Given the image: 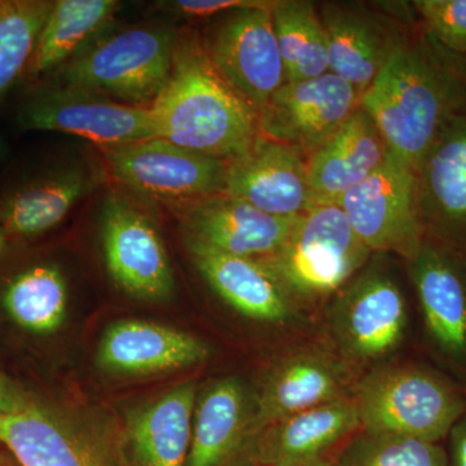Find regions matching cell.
I'll return each mask as SVG.
<instances>
[{
  "mask_svg": "<svg viewBox=\"0 0 466 466\" xmlns=\"http://www.w3.org/2000/svg\"><path fill=\"white\" fill-rule=\"evenodd\" d=\"M394 157L416 171L438 135L466 109V56L441 47L417 26L364 92Z\"/></svg>",
  "mask_w": 466,
  "mask_h": 466,
  "instance_id": "1",
  "label": "cell"
},
{
  "mask_svg": "<svg viewBox=\"0 0 466 466\" xmlns=\"http://www.w3.org/2000/svg\"><path fill=\"white\" fill-rule=\"evenodd\" d=\"M156 137L228 161L259 137L258 115L211 66L200 36H179L173 69L149 106Z\"/></svg>",
  "mask_w": 466,
  "mask_h": 466,
  "instance_id": "2",
  "label": "cell"
},
{
  "mask_svg": "<svg viewBox=\"0 0 466 466\" xmlns=\"http://www.w3.org/2000/svg\"><path fill=\"white\" fill-rule=\"evenodd\" d=\"M361 431L441 443L466 410V390L434 368L381 364L355 385Z\"/></svg>",
  "mask_w": 466,
  "mask_h": 466,
  "instance_id": "3",
  "label": "cell"
},
{
  "mask_svg": "<svg viewBox=\"0 0 466 466\" xmlns=\"http://www.w3.org/2000/svg\"><path fill=\"white\" fill-rule=\"evenodd\" d=\"M324 309L330 346L359 377L388 363L406 339L410 306L389 254L373 253Z\"/></svg>",
  "mask_w": 466,
  "mask_h": 466,
  "instance_id": "4",
  "label": "cell"
},
{
  "mask_svg": "<svg viewBox=\"0 0 466 466\" xmlns=\"http://www.w3.org/2000/svg\"><path fill=\"white\" fill-rule=\"evenodd\" d=\"M372 254L339 205H317L299 217L283 247L259 262L308 314L324 309Z\"/></svg>",
  "mask_w": 466,
  "mask_h": 466,
  "instance_id": "5",
  "label": "cell"
},
{
  "mask_svg": "<svg viewBox=\"0 0 466 466\" xmlns=\"http://www.w3.org/2000/svg\"><path fill=\"white\" fill-rule=\"evenodd\" d=\"M177 38L167 27H126L87 43L54 73V82L149 108L170 76Z\"/></svg>",
  "mask_w": 466,
  "mask_h": 466,
  "instance_id": "6",
  "label": "cell"
},
{
  "mask_svg": "<svg viewBox=\"0 0 466 466\" xmlns=\"http://www.w3.org/2000/svg\"><path fill=\"white\" fill-rule=\"evenodd\" d=\"M329 72L363 97L419 26L410 2H321Z\"/></svg>",
  "mask_w": 466,
  "mask_h": 466,
  "instance_id": "7",
  "label": "cell"
},
{
  "mask_svg": "<svg viewBox=\"0 0 466 466\" xmlns=\"http://www.w3.org/2000/svg\"><path fill=\"white\" fill-rule=\"evenodd\" d=\"M274 2L266 0L263 5L218 15L201 38L218 75L257 115L285 84L271 17Z\"/></svg>",
  "mask_w": 466,
  "mask_h": 466,
  "instance_id": "8",
  "label": "cell"
},
{
  "mask_svg": "<svg viewBox=\"0 0 466 466\" xmlns=\"http://www.w3.org/2000/svg\"><path fill=\"white\" fill-rule=\"evenodd\" d=\"M350 226L372 253L410 262L425 240L416 171L394 156L339 201Z\"/></svg>",
  "mask_w": 466,
  "mask_h": 466,
  "instance_id": "9",
  "label": "cell"
},
{
  "mask_svg": "<svg viewBox=\"0 0 466 466\" xmlns=\"http://www.w3.org/2000/svg\"><path fill=\"white\" fill-rule=\"evenodd\" d=\"M110 175L126 188L171 207L225 193L227 161L152 137L103 147Z\"/></svg>",
  "mask_w": 466,
  "mask_h": 466,
  "instance_id": "10",
  "label": "cell"
},
{
  "mask_svg": "<svg viewBox=\"0 0 466 466\" xmlns=\"http://www.w3.org/2000/svg\"><path fill=\"white\" fill-rule=\"evenodd\" d=\"M17 121L24 130L76 135L100 148L156 137L149 108L58 82L30 95L18 110Z\"/></svg>",
  "mask_w": 466,
  "mask_h": 466,
  "instance_id": "11",
  "label": "cell"
},
{
  "mask_svg": "<svg viewBox=\"0 0 466 466\" xmlns=\"http://www.w3.org/2000/svg\"><path fill=\"white\" fill-rule=\"evenodd\" d=\"M435 357L466 376V251L425 238L406 263Z\"/></svg>",
  "mask_w": 466,
  "mask_h": 466,
  "instance_id": "12",
  "label": "cell"
},
{
  "mask_svg": "<svg viewBox=\"0 0 466 466\" xmlns=\"http://www.w3.org/2000/svg\"><path fill=\"white\" fill-rule=\"evenodd\" d=\"M358 379L332 346H291L275 359L256 395L254 434L284 417L352 398Z\"/></svg>",
  "mask_w": 466,
  "mask_h": 466,
  "instance_id": "13",
  "label": "cell"
},
{
  "mask_svg": "<svg viewBox=\"0 0 466 466\" xmlns=\"http://www.w3.org/2000/svg\"><path fill=\"white\" fill-rule=\"evenodd\" d=\"M100 233L106 268L122 290L144 300H164L173 294V269L164 241L133 202L116 193L106 196Z\"/></svg>",
  "mask_w": 466,
  "mask_h": 466,
  "instance_id": "14",
  "label": "cell"
},
{
  "mask_svg": "<svg viewBox=\"0 0 466 466\" xmlns=\"http://www.w3.org/2000/svg\"><path fill=\"white\" fill-rule=\"evenodd\" d=\"M360 431L354 398H346L263 426L235 466L332 464Z\"/></svg>",
  "mask_w": 466,
  "mask_h": 466,
  "instance_id": "15",
  "label": "cell"
},
{
  "mask_svg": "<svg viewBox=\"0 0 466 466\" xmlns=\"http://www.w3.org/2000/svg\"><path fill=\"white\" fill-rule=\"evenodd\" d=\"M360 106L361 95L330 72L285 82L259 110V133L309 158Z\"/></svg>",
  "mask_w": 466,
  "mask_h": 466,
  "instance_id": "16",
  "label": "cell"
},
{
  "mask_svg": "<svg viewBox=\"0 0 466 466\" xmlns=\"http://www.w3.org/2000/svg\"><path fill=\"white\" fill-rule=\"evenodd\" d=\"M225 193L280 218H299L317 207L309 182L308 157L262 134L227 161Z\"/></svg>",
  "mask_w": 466,
  "mask_h": 466,
  "instance_id": "17",
  "label": "cell"
},
{
  "mask_svg": "<svg viewBox=\"0 0 466 466\" xmlns=\"http://www.w3.org/2000/svg\"><path fill=\"white\" fill-rule=\"evenodd\" d=\"M416 179L425 238L466 251V109L438 135Z\"/></svg>",
  "mask_w": 466,
  "mask_h": 466,
  "instance_id": "18",
  "label": "cell"
},
{
  "mask_svg": "<svg viewBox=\"0 0 466 466\" xmlns=\"http://www.w3.org/2000/svg\"><path fill=\"white\" fill-rule=\"evenodd\" d=\"M173 208L187 236L223 253L256 260L274 256L299 219L271 216L227 193Z\"/></svg>",
  "mask_w": 466,
  "mask_h": 466,
  "instance_id": "19",
  "label": "cell"
},
{
  "mask_svg": "<svg viewBox=\"0 0 466 466\" xmlns=\"http://www.w3.org/2000/svg\"><path fill=\"white\" fill-rule=\"evenodd\" d=\"M187 248L205 281L238 314L259 323L291 324L305 317L259 260L214 249L187 236Z\"/></svg>",
  "mask_w": 466,
  "mask_h": 466,
  "instance_id": "20",
  "label": "cell"
},
{
  "mask_svg": "<svg viewBox=\"0 0 466 466\" xmlns=\"http://www.w3.org/2000/svg\"><path fill=\"white\" fill-rule=\"evenodd\" d=\"M390 155L375 119L363 106L308 158L315 205H337L350 189L364 182Z\"/></svg>",
  "mask_w": 466,
  "mask_h": 466,
  "instance_id": "21",
  "label": "cell"
},
{
  "mask_svg": "<svg viewBox=\"0 0 466 466\" xmlns=\"http://www.w3.org/2000/svg\"><path fill=\"white\" fill-rule=\"evenodd\" d=\"M256 397L238 379L214 381L193 413L186 466H235L254 434Z\"/></svg>",
  "mask_w": 466,
  "mask_h": 466,
  "instance_id": "22",
  "label": "cell"
},
{
  "mask_svg": "<svg viewBox=\"0 0 466 466\" xmlns=\"http://www.w3.org/2000/svg\"><path fill=\"white\" fill-rule=\"evenodd\" d=\"M210 350L192 334L143 320H124L106 330L97 360L101 368L127 375H152L195 366Z\"/></svg>",
  "mask_w": 466,
  "mask_h": 466,
  "instance_id": "23",
  "label": "cell"
},
{
  "mask_svg": "<svg viewBox=\"0 0 466 466\" xmlns=\"http://www.w3.org/2000/svg\"><path fill=\"white\" fill-rule=\"evenodd\" d=\"M0 443L21 466H116L84 431L27 403L0 415Z\"/></svg>",
  "mask_w": 466,
  "mask_h": 466,
  "instance_id": "24",
  "label": "cell"
},
{
  "mask_svg": "<svg viewBox=\"0 0 466 466\" xmlns=\"http://www.w3.org/2000/svg\"><path fill=\"white\" fill-rule=\"evenodd\" d=\"M99 183L90 165L41 175L0 198V225L7 238H30L50 231Z\"/></svg>",
  "mask_w": 466,
  "mask_h": 466,
  "instance_id": "25",
  "label": "cell"
},
{
  "mask_svg": "<svg viewBox=\"0 0 466 466\" xmlns=\"http://www.w3.org/2000/svg\"><path fill=\"white\" fill-rule=\"evenodd\" d=\"M195 383H183L135 413L128 441L137 466H186L192 440Z\"/></svg>",
  "mask_w": 466,
  "mask_h": 466,
  "instance_id": "26",
  "label": "cell"
},
{
  "mask_svg": "<svg viewBox=\"0 0 466 466\" xmlns=\"http://www.w3.org/2000/svg\"><path fill=\"white\" fill-rule=\"evenodd\" d=\"M116 0H56L46 20L32 61L29 78L57 72L112 20Z\"/></svg>",
  "mask_w": 466,
  "mask_h": 466,
  "instance_id": "27",
  "label": "cell"
},
{
  "mask_svg": "<svg viewBox=\"0 0 466 466\" xmlns=\"http://www.w3.org/2000/svg\"><path fill=\"white\" fill-rule=\"evenodd\" d=\"M271 17L283 60L285 82L308 81L329 73L327 36L318 3L275 0Z\"/></svg>",
  "mask_w": 466,
  "mask_h": 466,
  "instance_id": "28",
  "label": "cell"
},
{
  "mask_svg": "<svg viewBox=\"0 0 466 466\" xmlns=\"http://www.w3.org/2000/svg\"><path fill=\"white\" fill-rule=\"evenodd\" d=\"M2 305L17 327L34 334H50L66 317L67 287L63 272L35 263L12 275L2 291Z\"/></svg>",
  "mask_w": 466,
  "mask_h": 466,
  "instance_id": "29",
  "label": "cell"
},
{
  "mask_svg": "<svg viewBox=\"0 0 466 466\" xmlns=\"http://www.w3.org/2000/svg\"><path fill=\"white\" fill-rule=\"evenodd\" d=\"M54 2L0 0V99L26 73Z\"/></svg>",
  "mask_w": 466,
  "mask_h": 466,
  "instance_id": "30",
  "label": "cell"
},
{
  "mask_svg": "<svg viewBox=\"0 0 466 466\" xmlns=\"http://www.w3.org/2000/svg\"><path fill=\"white\" fill-rule=\"evenodd\" d=\"M334 466H449V459L441 443L360 431Z\"/></svg>",
  "mask_w": 466,
  "mask_h": 466,
  "instance_id": "31",
  "label": "cell"
},
{
  "mask_svg": "<svg viewBox=\"0 0 466 466\" xmlns=\"http://www.w3.org/2000/svg\"><path fill=\"white\" fill-rule=\"evenodd\" d=\"M419 25L441 47L466 56V0H413Z\"/></svg>",
  "mask_w": 466,
  "mask_h": 466,
  "instance_id": "32",
  "label": "cell"
},
{
  "mask_svg": "<svg viewBox=\"0 0 466 466\" xmlns=\"http://www.w3.org/2000/svg\"><path fill=\"white\" fill-rule=\"evenodd\" d=\"M266 0H175L165 3V7L191 18H213L233 9L254 7Z\"/></svg>",
  "mask_w": 466,
  "mask_h": 466,
  "instance_id": "33",
  "label": "cell"
},
{
  "mask_svg": "<svg viewBox=\"0 0 466 466\" xmlns=\"http://www.w3.org/2000/svg\"><path fill=\"white\" fill-rule=\"evenodd\" d=\"M449 466H466V410L446 438Z\"/></svg>",
  "mask_w": 466,
  "mask_h": 466,
  "instance_id": "34",
  "label": "cell"
},
{
  "mask_svg": "<svg viewBox=\"0 0 466 466\" xmlns=\"http://www.w3.org/2000/svg\"><path fill=\"white\" fill-rule=\"evenodd\" d=\"M24 401L17 400L14 395L0 382V415L12 412L16 408L23 406Z\"/></svg>",
  "mask_w": 466,
  "mask_h": 466,
  "instance_id": "35",
  "label": "cell"
},
{
  "mask_svg": "<svg viewBox=\"0 0 466 466\" xmlns=\"http://www.w3.org/2000/svg\"><path fill=\"white\" fill-rule=\"evenodd\" d=\"M7 235H5V229H3L2 225H0V257L5 253V248H7Z\"/></svg>",
  "mask_w": 466,
  "mask_h": 466,
  "instance_id": "36",
  "label": "cell"
},
{
  "mask_svg": "<svg viewBox=\"0 0 466 466\" xmlns=\"http://www.w3.org/2000/svg\"><path fill=\"white\" fill-rule=\"evenodd\" d=\"M0 466H8L7 460H5V458H3L2 455H0Z\"/></svg>",
  "mask_w": 466,
  "mask_h": 466,
  "instance_id": "37",
  "label": "cell"
},
{
  "mask_svg": "<svg viewBox=\"0 0 466 466\" xmlns=\"http://www.w3.org/2000/svg\"><path fill=\"white\" fill-rule=\"evenodd\" d=\"M5 152V146H3L2 140H0V156Z\"/></svg>",
  "mask_w": 466,
  "mask_h": 466,
  "instance_id": "38",
  "label": "cell"
},
{
  "mask_svg": "<svg viewBox=\"0 0 466 466\" xmlns=\"http://www.w3.org/2000/svg\"><path fill=\"white\" fill-rule=\"evenodd\" d=\"M336 462V461H334ZM334 462H332V464H328V465H323V466H334Z\"/></svg>",
  "mask_w": 466,
  "mask_h": 466,
  "instance_id": "39",
  "label": "cell"
}]
</instances>
